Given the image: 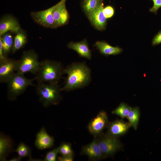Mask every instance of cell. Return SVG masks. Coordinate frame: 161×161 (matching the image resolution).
Returning <instances> with one entry per match:
<instances>
[{"label":"cell","instance_id":"obj_22","mask_svg":"<svg viewBox=\"0 0 161 161\" xmlns=\"http://www.w3.org/2000/svg\"><path fill=\"white\" fill-rule=\"evenodd\" d=\"M140 116L139 108L138 107H132L126 118L131 127L135 130H136L137 128Z\"/></svg>","mask_w":161,"mask_h":161},{"label":"cell","instance_id":"obj_12","mask_svg":"<svg viewBox=\"0 0 161 161\" xmlns=\"http://www.w3.org/2000/svg\"><path fill=\"white\" fill-rule=\"evenodd\" d=\"M21 30L18 21L13 16L6 15L1 18L0 21V36L8 31L16 34Z\"/></svg>","mask_w":161,"mask_h":161},{"label":"cell","instance_id":"obj_31","mask_svg":"<svg viewBox=\"0 0 161 161\" xmlns=\"http://www.w3.org/2000/svg\"><path fill=\"white\" fill-rule=\"evenodd\" d=\"M22 158L19 157H16L13 158L9 160L10 161H20Z\"/></svg>","mask_w":161,"mask_h":161},{"label":"cell","instance_id":"obj_18","mask_svg":"<svg viewBox=\"0 0 161 161\" xmlns=\"http://www.w3.org/2000/svg\"><path fill=\"white\" fill-rule=\"evenodd\" d=\"M13 146V142L11 138L3 133L0 135V160L5 161L8 154L12 151Z\"/></svg>","mask_w":161,"mask_h":161},{"label":"cell","instance_id":"obj_26","mask_svg":"<svg viewBox=\"0 0 161 161\" xmlns=\"http://www.w3.org/2000/svg\"><path fill=\"white\" fill-rule=\"evenodd\" d=\"M59 153L58 147L47 152L44 157L45 161H55L58 153Z\"/></svg>","mask_w":161,"mask_h":161},{"label":"cell","instance_id":"obj_7","mask_svg":"<svg viewBox=\"0 0 161 161\" xmlns=\"http://www.w3.org/2000/svg\"><path fill=\"white\" fill-rule=\"evenodd\" d=\"M53 8L54 6L44 10L32 12L30 16L35 22L42 26L48 28H56L58 27L52 13Z\"/></svg>","mask_w":161,"mask_h":161},{"label":"cell","instance_id":"obj_6","mask_svg":"<svg viewBox=\"0 0 161 161\" xmlns=\"http://www.w3.org/2000/svg\"><path fill=\"white\" fill-rule=\"evenodd\" d=\"M100 148L105 157L112 155L121 148L117 137L107 134L97 140Z\"/></svg>","mask_w":161,"mask_h":161},{"label":"cell","instance_id":"obj_20","mask_svg":"<svg viewBox=\"0 0 161 161\" xmlns=\"http://www.w3.org/2000/svg\"><path fill=\"white\" fill-rule=\"evenodd\" d=\"M27 42V38L25 32L22 29L15 37L13 44L12 51V53H15L22 48Z\"/></svg>","mask_w":161,"mask_h":161},{"label":"cell","instance_id":"obj_16","mask_svg":"<svg viewBox=\"0 0 161 161\" xmlns=\"http://www.w3.org/2000/svg\"><path fill=\"white\" fill-rule=\"evenodd\" d=\"M83 152L91 159L97 160L105 157L100 148L97 140H94L83 148Z\"/></svg>","mask_w":161,"mask_h":161},{"label":"cell","instance_id":"obj_9","mask_svg":"<svg viewBox=\"0 0 161 161\" xmlns=\"http://www.w3.org/2000/svg\"><path fill=\"white\" fill-rule=\"evenodd\" d=\"M109 125L107 113L101 111L90 122L88 129L90 132L94 136L99 135Z\"/></svg>","mask_w":161,"mask_h":161},{"label":"cell","instance_id":"obj_25","mask_svg":"<svg viewBox=\"0 0 161 161\" xmlns=\"http://www.w3.org/2000/svg\"><path fill=\"white\" fill-rule=\"evenodd\" d=\"M59 153L62 156H73V151L69 143H63L58 147Z\"/></svg>","mask_w":161,"mask_h":161},{"label":"cell","instance_id":"obj_21","mask_svg":"<svg viewBox=\"0 0 161 161\" xmlns=\"http://www.w3.org/2000/svg\"><path fill=\"white\" fill-rule=\"evenodd\" d=\"M103 2V0H82L81 6L87 15L97 8Z\"/></svg>","mask_w":161,"mask_h":161},{"label":"cell","instance_id":"obj_28","mask_svg":"<svg viewBox=\"0 0 161 161\" xmlns=\"http://www.w3.org/2000/svg\"><path fill=\"white\" fill-rule=\"evenodd\" d=\"M153 2V7L149 9V11L157 14L158 9L161 7V0H151Z\"/></svg>","mask_w":161,"mask_h":161},{"label":"cell","instance_id":"obj_29","mask_svg":"<svg viewBox=\"0 0 161 161\" xmlns=\"http://www.w3.org/2000/svg\"><path fill=\"white\" fill-rule=\"evenodd\" d=\"M161 44V30L154 37L152 41L153 46H155Z\"/></svg>","mask_w":161,"mask_h":161},{"label":"cell","instance_id":"obj_15","mask_svg":"<svg viewBox=\"0 0 161 161\" xmlns=\"http://www.w3.org/2000/svg\"><path fill=\"white\" fill-rule=\"evenodd\" d=\"M67 47L75 51L80 56L89 60L92 59L91 51L86 39L79 42H70L67 45Z\"/></svg>","mask_w":161,"mask_h":161},{"label":"cell","instance_id":"obj_17","mask_svg":"<svg viewBox=\"0 0 161 161\" xmlns=\"http://www.w3.org/2000/svg\"><path fill=\"white\" fill-rule=\"evenodd\" d=\"M94 46L101 54L106 56L116 55L121 53L123 51L120 47L112 46L104 41H97Z\"/></svg>","mask_w":161,"mask_h":161},{"label":"cell","instance_id":"obj_1","mask_svg":"<svg viewBox=\"0 0 161 161\" xmlns=\"http://www.w3.org/2000/svg\"><path fill=\"white\" fill-rule=\"evenodd\" d=\"M67 75L61 90L69 91L87 86L91 80V71L84 62H74L64 69Z\"/></svg>","mask_w":161,"mask_h":161},{"label":"cell","instance_id":"obj_8","mask_svg":"<svg viewBox=\"0 0 161 161\" xmlns=\"http://www.w3.org/2000/svg\"><path fill=\"white\" fill-rule=\"evenodd\" d=\"M103 2L99 7L86 16L92 25L97 30L102 31L106 29L107 19L103 11Z\"/></svg>","mask_w":161,"mask_h":161},{"label":"cell","instance_id":"obj_5","mask_svg":"<svg viewBox=\"0 0 161 161\" xmlns=\"http://www.w3.org/2000/svg\"><path fill=\"white\" fill-rule=\"evenodd\" d=\"M41 62L38 54L33 50L23 52L21 59L17 61L16 72L24 74L30 73L36 75Z\"/></svg>","mask_w":161,"mask_h":161},{"label":"cell","instance_id":"obj_23","mask_svg":"<svg viewBox=\"0 0 161 161\" xmlns=\"http://www.w3.org/2000/svg\"><path fill=\"white\" fill-rule=\"evenodd\" d=\"M132 107L127 104L121 103L112 112V113L122 118H126Z\"/></svg>","mask_w":161,"mask_h":161},{"label":"cell","instance_id":"obj_3","mask_svg":"<svg viewBox=\"0 0 161 161\" xmlns=\"http://www.w3.org/2000/svg\"><path fill=\"white\" fill-rule=\"evenodd\" d=\"M35 88L39 101L44 107L57 104L61 100V88L58 83H38Z\"/></svg>","mask_w":161,"mask_h":161},{"label":"cell","instance_id":"obj_19","mask_svg":"<svg viewBox=\"0 0 161 161\" xmlns=\"http://www.w3.org/2000/svg\"><path fill=\"white\" fill-rule=\"evenodd\" d=\"M0 39L2 43L4 55L7 57L12 51L14 40L11 34L7 32L0 36Z\"/></svg>","mask_w":161,"mask_h":161},{"label":"cell","instance_id":"obj_30","mask_svg":"<svg viewBox=\"0 0 161 161\" xmlns=\"http://www.w3.org/2000/svg\"><path fill=\"white\" fill-rule=\"evenodd\" d=\"M59 161H72L73 160V156H59L58 157Z\"/></svg>","mask_w":161,"mask_h":161},{"label":"cell","instance_id":"obj_13","mask_svg":"<svg viewBox=\"0 0 161 161\" xmlns=\"http://www.w3.org/2000/svg\"><path fill=\"white\" fill-rule=\"evenodd\" d=\"M54 142V138L47 133L44 127H42L36 135L35 145L37 148L42 150L52 147Z\"/></svg>","mask_w":161,"mask_h":161},{"label":"cell","instance_id":"obj_24","mask_svg":"<svg viewBox=\"0 0 161 161\" xmlns=\"http://www.w3.org/2000/svg\"><path fill=\"white\" fill-rule=\"evenodd\" d=\"M13 152H16L18 156L21 158L28 157L30 159L31 158L30 148L23 142H21Z\"/></svg>","mask_w":161,"mask_h":161},{"label":"cell","instance_id":"obj_27","mask_svg":"<svg viewBox=\"0 0 161 161\" xmlns=\"http://www.w3.org/2000/svg\"><path fill=\"white\" fill-rule=\"evenodd\" d=\"M103 11L107 19L112 18L114 15L115 10L114 7L110 5H108L104 7Z\"/></svg>","mask_w":161,"mask_h":161},{"label":"cell","instance_id":"obj_11","mask_svg":"<svg viewBox=\"0 0 161 161\" xmlns=\"http://www.w3.org/2000/svg\"><path fill=\"white\" fill-rule=\"evenodd\" d=\"M17 61L7 58L0 61V81L7 83L16 71Z\"/></svg>","mask_w":161,"mask_h":161},{"label":"cell","instance_id":"obj_4","mask_svg":"<svg viewBox=\"0 0 161 161\" xmlns=\"http://www.w3.org/2000/svg\"><path fill=\"white\" fill-rule=\"evenodd\" d=\"M35 78L28 79L24 74L16 72L7 83L8 99L11 100H15L29 86L34 85L33 82Z\"/></svg>","mask_w":161,"mask_h":161},{"label":"cell","instance_id":"obj_10","mask_svg":"<svg viewBox=\"0 0 161 161\" xmlns=\"http://www.w3.org/2000/svg\"><path fill=\"white\" fill-rule=\"evenodd\" d=\"M66 1L61 0L54 5L52 13L58 27L66 24L69 21V16L66 6Z\"/></svg>","mask_w":161,"mask_h":161},{"label":"cell","instance_id":"obj_2","mask_svg":"<svg viewBox=\"0 0 161 161\" xmlns=\"http://www.w3.org/2000/svg\"><path fill=\"white\" fill-rule=\"evenodd\" d=\"M64 69L60 62L45 60L41 62L35 80L38 83H58L64 74Z\"/></svg>","mask_w":161,"mask_h":161},{"label":"cell","instance_id":"obj_14","mask_svg":"<svg viewBox=\"0 0 161 161\" xmlns=\"http://www.w3.org/2000/svg\"><path fill=\"white\" fill-rule=\"evenodd\" d=\"M107 134L118 137L126 134L131 127L129 123L122 120H118L111 123L108 126Z\"/></svg>","mask_w":161,"mask_h":161}]
</instances>
